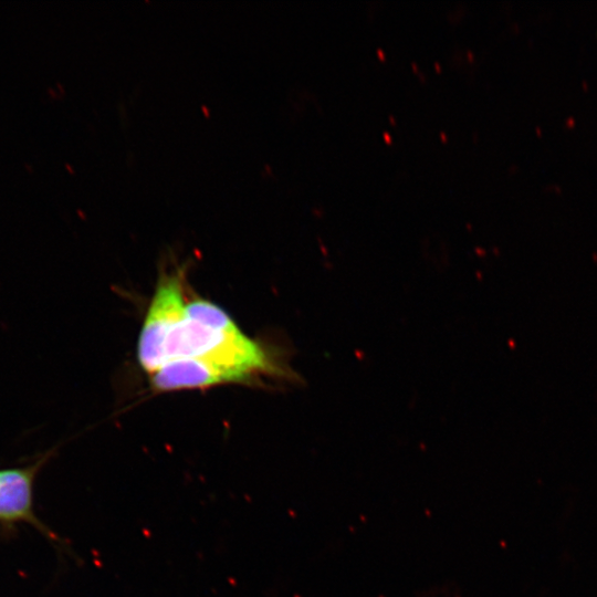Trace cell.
<instances>
[{
  "instance_id": "6",
  "label": "cell",
  "mask_w": 597,
  "mask_h": 597,
  "mask_svg": "<svg viewBox=\"0 0 597 597\" xmlns=\"http://www.w3.org/2000/svg\"><path fill=\"white\" fill-rule=\"evenodd\" d=\"M440 136L443 140H447L448 139V136L444 134V132H441L440 133Z\"/></svg>"
},
{
  "instance_id": "8",
  "label": "cell",
  "mask_w": 597,
  "mask_h": 597,
  "mask_svg": "<svg viewBox=\"0 0 597 597\" xmlns=\"http://www.w3.org/2000/svg\"><path fill=\"white\" fill-rule=\"evenodd\" d=\"M434 65H436V67H437L438 70L441 69V67H440V64H439L438 62H434Z\"/></svg>"
},
{
  "instance_id": "7",
  "label": "cell",
  "mask_w": 597,
  "mask_h": 597,
  "mask_svg": "<svg viewBox=\"0 0 597 597\" xmlns=\"http://www.w3.org/2000/svg\"><path fill=\"white\" fill-rule=\"evenodd\" d=\"M389 118H390V121H391L392 123H396V119H395V117H394L392 115H390Z\"/></svg>"
},
{
  "instance_id": "3",
  "label": "cell",
  "mask_w": 597,
  "mask_h": 597,
  "mask_svg": "<svg viewBox=\"0 0 597 597\" xmlns=\"http://www.w3.org/2000/svg\"><path fill=\"white\" fill-rule=\"evenodd\" d=\"M50 454L28 465L0 469V524L28 523L50 535L36 517L33 503L35 478Z\"/></svg>"
},
{
  "instance_id": "1",
  "label": "cell",
  "mask_w": 597,
  "mask_h": 597,
  "mask_svg": "<svg viewBox=\"0 0 597 597\" xmlns=\"http://www.w3.org/2000/svg\"><path fill=\"white\" fill-rule=\"evenodd\" d=\"M182 272L160 274L139 332L137 358L149 374L163 363L164 346L186 311Z\"/></svg>"
},
{
  "instance_id": "4",
  "label": "cell",
  "mask_w": 597,
  "mask_h": 597,
  "mask_svg": "<svg viewBox=\"0 0 597 597\" xmlns=\"http://www.w3.org/2000/svg\"><path fill=\"white\" fill-rule=\"evenodd\" d=\"M383 136H384V138L386 139L387 143H391V136L389 135L388 132H384Z\"/></svg>"
},
{
  "instance_id": "2",
  "label": "cell",
  "mask_w": 597,
  "mask_h": 597,
  "mask_svg": "<svg viewBox=\"0 0 597 597\" xmlns=\"http://www.w3.org/2000/svg\"><path fill=\"white\" fill-rule=\"evenodd\" d=\"M149 375L150 387L156 392L207 389L228 384L254 386L266 380L254 369L214 358L172 360Z\"/></svg>"
},
{
  "instance_id": "5",
  "label": "cell",
  "mask_w": 597,
  "mask_h": 597,
  "mask_svg": "<svg viewBox=\"0 0 597 597\" xmlns=\"http://www.w3.org/2000/svg\"><path fill=\"white\" fill-rule=\"evenodd\" d=\"M376 52H377V54L379 55L380 59H385V57H386V54H385V52H384L381 49L378 48V49L376 50Z\"/></svg>"
}]
</instances>
